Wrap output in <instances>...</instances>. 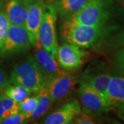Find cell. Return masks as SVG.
<instances>
[{
	"instance_id": "1",
	"label": "cell",
	"mask_w": 124,
	"mask_h": 124,
	"mask_svg": "<svg viewBox=\"0 0 124 124\" xmlns=\"http://www.w3.org/2000/svg\"><path fill=\"white\" fill-rule=\"evenodd\" d=\"M115 26L100 25H72L62 26V35L68 43L76 45L81 48H90L102 43L115 30Z\"/></svg>"
},
{
	"instance_id": "2",
	"label": "cell",
	"mask_w": 124,
	"mask_h": 124,
	"mask_svg": "<svg viewBox=\"0 0 124 124\" xmlns=\"http://www.w3.org/2000/svg\"><path fill=\"white\" fill-rule=\"evenodd\" d=\"M114 0H87L84 6L62 26L106 24L112 17Z\"/></svg>"
},
{
	"instance_id": "3",
	"label": "cell",
	"mask_w": 124,
	"mask_h": 124,
	"mask_svg": "<svg viewBox=\"0 0 124 124\" xmlns=\"http://www.w3.org/2000/svg\"><path fill=\"white\" fill-rule=\"evenodd\" d=\"M10 81L11 84L21 85L35 94L43 86L46 85L34 56L32 55L14 65L10 72Z\"/></svg>"
},
{
	"instance_id": "4",
	"label": "cell",
	"mask_w": 124,
	"mask_h": 124,
	"mask_svg": "<svg viewBox=\"0 0 124 124\" xmlns=\"http://www.w3.org/2000/svg\"><path fill=\"white\" fill-rule=\"evenodd\" d=\"M57 13L51 4H46L39 30L41 47L46 50L54 58H57L58 43L56 35Z\"/></svg>"
},
{
	"instance_id": "5",
	"label": "cell",
	"mask_w": 124,
	"mask_h": 124,
	"mask_svg": "<svg viewBox=\"0 0 124 124\" xmlns=\"http://www.w3.org/2000/svg\"><path fill=\"white\" fill-rule=\"evenodd\" d=\"M111 77L112 75L108 70L104 62L94 61L85 68L79 82L94 90L106 101L107 90Z\"/></svg>"
},
{
	"instance_id": "6",
	"label": "cell",
	"mask_w": 124,
	"mask_h": 124,
	"mask_svg": "<svg viewBox=\"0 0 124 124\" xmlns=\"http://www.w3.org/2000/svg\"><path fill=\"white\" fill-rule=\"evenodd\" d=\"M31 46L25 27L10 24L4 44L0 49V54L6 57L15 54L23 53L30 50Z\"/></svg>"
},
{
	"instance_id": "7",
	"label": "cell",
	"mask_w": 124,
	"mask_h": 124,
	"mask_svg": "<svg viewBox=\"0 0 124 124\" xmlns=\"http://www.w3.org/2000/svg\"><path fill=\"white\" fill-rule=\"evenodd\" d=\"M78 94L82 112L97 116L110 110L105 99L87 85L80 84Z\"/></svg>"
},
{
	"instance_id": "8",
	"label": "cell",
	"mask_w": 124,
	"mask_h": 124,
	"mask_svg": "<svg viewBox=\"0 0 124 124\" xmlns=\"http://www.w3.org/2000/svg\"><path fill=\"white\" fill-rule=\"evenodd\" d=\"M88 53L83 48L70 43H65L58 48L57 58L63 70L72 71L81 66Z\"/></svg>"
},
{
	"instance_id": "9",
	"label": "cell",
	"mask_w": 124,
	"mask_h": 124,
	"mask_svg": "<svg viewBox=\"0 0 124 124\" xmlns=\"http://www.w3.org/2000/svg\"><path fill=\"white\" fill-rule=\"evenodd\" d=\"M46 6V4L44 0H36L26 7L27 17L25 28L29 37L31 46L35 48L41 47L39 41V30Z\"/></svg>"
},
{
	"instance_id": "10",
	"label": "cell",
	"mask_w": 124,
	"mask_h": 124,
	"mask_svg": "<svg viewBox=\"0 0 124 124\" xmlns=\"http://www.w3.org/2000/svg\"><path fill=\"white\" fill-rule=\"evenodd\" d=\"M77 82L75 77L66 70L50 80L46 87L52 102L62 100L67 97L74 89Z\"/></svg>"
},
{
	"instance_id": "11",
	"label": "cell",
	"mask_w": 124,
	"mask_h": 124,
	"mask_svg": "<svg viewBox=\"0 0 124 124\" xmlns=\"http://www.w3.org/2000/svg\"><path fill=\"white\" fill-rule=\"evenodd\" d=\"M34 58L44 78L46 85L50 80L64 71L56 62V59L42 47L37 48Z\"/></svg>"
},
{
	"instance_id": "12",
	"label": "cell",
	"mask_w": 124,
	"mask_h": 124,
	"mask_svg": "<svg viewBox=\"0 0 124 124\" xmlns=\"http://www.w3.org/2000/svg\"><path fill=\"white\" fill-rule=\"evenodd\" d=\"M81 112L80 103L77 100L68 102L52 112L44 119L45 124H73V120Z\"/></svg>"
},
{
	"instance_id": "13",
	"label": "cell",
	"mask_w": 124,
	"mask_h": 124,
	"mask_svg": "<svg viewBox=\"0 0 124 124\" xmlns=\"http://www.w3.org/2000/svg\"><path fill=\"white\" fill-rule=\"evenodd\" d=\"M106 101L110 110L124 106V76L112 75L107 90Z\"/></svg>"
},
{
	"instance_id": "14",
	"label": "cell",
	"mask_w": 124,
	"mask_h": 124,
	"mask_svg": "<svg viewBox=\"0 0 124 124\" xmlns=\"http://www.w3.org/2000/svg\"><path fill=\"white\" fill-rule=\"evenodd\" d=\"M86 1L87 0H57L50 4L53 5L57 15L63 23L77 13Z\"/></svg>"
},
{
	"instance_id": "15",
	"label": "cell",
	"mask_w": 124,
	"mask_h": 124,
	"mask_svg": "<svg viewBox=\"0 0 124 124\" xmlns=\"http://www.w3.org/2000/svg\"><path fill=\"white\" fill-rule=\"evenodd\" d=\"M5 13L10 24L25 27L27 9L19 0H8Z\"/></svg>"
},
{
	"instance_id": "16",
	"label": "cell",
	"mask_w": 124,
	"mask_h": 124,
	"mask_svg": "<svg viewBox=\"0 0 124 124\" xmlns=\"http://www.w3.org/2000/svg\"><path fill=\"white\" fill-rule=\"evenodd\" d=\"M36 94L37 99V108L28 116V119H37L42 116L48 110L52 103V99L46 85L43 86Z\"/></svg>"
},
{
	"instance_id": "17",
	"label": "cell",
	"mask_w": 124,
	"mask_h": 124,
	"mask_svg": "<svg viewBox=\"0 0 124 124\" xmlns=\"http://www.w3.org/2000/svg\"><path fill=\"white\" fill-rule=\"evenodd\" d=\"M19 112V103L5 94L0 95V121Z\"/></svg>"
},
{
	"instance_id": "18",
	"label": "cell",
	"mask_w": 124,
	"mask_h": 124,
	"mask_svg": "<svg viewBox=\"0 0 124 124\" xmlns=\"http://www.w3.org/2000/svg\"><path fill=\"white\" fill-rule=\"evenodd\" d=\"M4 94L6 95L13 100L17 102H20L29 96H31L32 91L21 85H9L3 91Z\"/></svg>"
},
{
	"instance_id": "19",
	"label": "cell",
	"mask_w": 124,
	"mask_h": 124,
	"mask_svg": "<svg viewBox=\"0 0 124 124\" xmlns=\"http://www.w3.org/2000/svg\"><path fill=\"white\" fill-rule=\"evenodd\" d=\"M19 112L23 114L28 120V116L35 110L37 105V99L35 97H28L18 103Z\"/></svg>"
},
{
	"instance_id": "20",
	"label": "cell",
	"mask_w": 124,
	"mask_h": 124,
	"mask_svg": "<svg viewBox=\"0 0 124 124\" xmlns=\"http://www.w3.org/2000/svg\"><path fill=\"white\" fill-rule=\"evenodd\" d=\"M110 48H124V30L116 33L112 37H108L101 44Z\"/></svg>"
},
{
	"instance_id": "21",
	"label": "cell",
	"mask_w": 124,
	"mask_h": 124,
	"mask_svg": "<svg viewBox=\"0 0 124 124\" xmlns=\"http://www.w3.org/2000/svg\"><path fill=\"white\" fill-rule=\"evenodd\" d=\"M10 25V23L6 13L3 10H0V49L4 44Z\"/></svg>"
},
{
	"instance_id": "22",
	"label": "cell",
	"mask_w": 124,
	"mask_h": 124,
	"mask_svg": "<svg viewBox=\"0 0 124 124\" xmlns=\"http://www.w3.org/2000/svg\"><path fill=\"white\" fill-rule=\"evenodd\" d=\"M114 66L119 73L124 76V48L116 51L114 57Z\"/></svg>"
},
{
	"instance_id": "23",
	"label": "cell",
	"mask_w": 124,
	"mask_h": 124,
	"mask_svg": "<svg viewBox=\"0 0 124 124\" xmlns=\"http://www.w3.org/2000/svg\"><path fill=\"white\" fill-rule=\"evenodd\" d=\"M27 121L26 116L21 112H18L0 121V124H25Z\"/></svg>"
},
{
	"instance_id": "24",
	"label": "cell",
	"mask_w": 124,
	"mask_h": 124,
	"mask_svg": "<svg viewBox=\"0 0 124 124\" xmlns=\"http://www.w3.org/2000/svg\"><path fill=\"white\" fill-rule=\"evenodd\" d=\"M94 116L85 112H81L73 120V124H95Z\"/></svg>"
},
{
	"instance_id": "25",
	"label": "cell",
	"mask_w": 124,
	"mask_h": 124,
	"mask_svg": "<svg viewBox=\"0 0 124 124\" xmlns=\"http://www.w3.org/2000/svg\"><path fill=\"white\" fill-rule=\"evenodd\" d=\"M10 84V77H8L5 68L0 62V92L4 91Z\"/></svg>"
},
{
	"instance_id": "26",
	"label": "cell",
	"mask_w": 124,
	"mask_h": 124,
	"mask_svg": "<svg viewBox=\"0 0 124 124\" xmlns=\"http://www.w3.org/2000/svg\"><path fill=\"white\" fill-rule=\"evenodd\" d=\"M116 111L117 116L124 122V106L116 110Z\"/></svg>"
},
{
	"instance_id": "27",
	"label": "cell",
	"mask_w": 124,
	"mask_h": 124,
	"mask_svg": "<svg viewBox=\"0 0 124 124\" xmlns=\"http://www.w3.org/2000/svg\"><path fill=\"white\" fill-rule=\"evenodd\" d=\"M22 4L24 6L27 7L28 6H29L30 4H31L32 3H33L34 1H35L36 0H19Z\"/></svg>"
},
{
	"instance_id": "28",
	"label": "cell",
	"mask_w": 124,
	"mask_h": 124,
	"mask_svg": "<svg viewBox=\"0 0 124 124\" xmlns=\"http://www.w3.org/2000/svg\"><path fill=\"white\" fill-rule=\"evenodd\" d=\"M54 1H57V0H44V1L46 2V4H50V3H52Z\"/></svg>"
},
{
	"instance_id": "29",
	"label": "cell",
	"mask_w": 124,
	"mask_h": 124,
	"mask_svg": "<svg viewBox=\"0 0 124 124\" xmlns=\"http://www.w3.org/2000/svg\"><path fill=\"white\" fill-rule=\"evenodd\" d=\"M121 1V4L123 6V7H124V0H120Z\"/></svg>"
},
{
	"instance_id": "30",
	"label": "cell",
	"mask_w": 124,
	"mask_h": 124,
	"mask_svg": "<svg viewBox=\"0 0 124 124\" xmlns=\"http://www.w3.org/2000/svg\"><path fill=\"white\" fill-rule=\"evenodd\" d=\"M1 4H2V3H1V1L0 0V8H1Z\"/></svg>"
}]
</instances>
